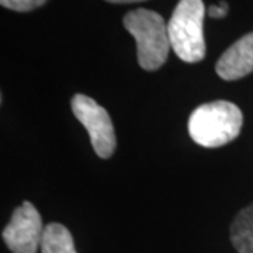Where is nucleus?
Here are the masks:
<instances>
[{
  "instance_id": "f257e3e1",
  "label": "nucleus",
  "mask_w": 253,
  "mask_h": 253,
  "mask_svg": "<svg viewBox=\"0 0 253 253\" xmlns=\"http://www.w3.org/2000/svg\"><path fill=\"white\" fill-rule=\"evenodd\" d=\"M244 126L241 109L225 100L204 103L194 110L189 118L191 139L204 148H219L239 135Z\"/></svg>"
},
{
  "instance_id": "f03ea898",
  "label": "nucleus",
  "mask_w": 253,
  "mask_h": 253,
  "mask_svg": "<svg viewBox=\"0 0 253 253\" xmlns=\"http://www.w3.org/2000/svg\"><path fill=\"white\" fill-rule=\"evenodd\" d=\"M124 27L135 38L138 63L145 71H156L166 62L170 46L168 24L161 14L146 9L126 13Z\"/></svg>"
},
{
  "instance_id": "7ed1b4c3",
  "label": "nucleus",
  "mask_w": 253,
  "mask_h": 253,
  "mask_svg": "<svg viewBox=\"0 0 253 253\" xmlns=\"http://www.w3.org/2000/svg\"><path fill=\"white\" fill-rule=\"evenodd\" d=\"M204 14L203 0H180L168 23L170 46L184 62H200L206 56Z\"/></svg>"
},
{
  "instance_id": "20e7f679",
  "label": "nucleus",
  "mask_w": 253,
  "mask_h": 253,
  "mask_svg": "<svg viewBox=\"0 0 253 253\" xmlns=\"http://www.w3.org/2000/svg\"><path fill=\"white\" fill-rule=\"evenodd\" d=\"M75 117L87 129L94 152L101 159H109L114 154L117 141L113 121L107 110L86 94H75L71 101Z\"/></svg>"
},
{
  "instance_id": "39448f33",
  "label": "nucleus",
  "mask_w": 253,
  "mask_h": 253,
  "mask_svg": "<svg viewBox=\"0 0 253 253\" xmlns=\"http://www.w3.org/2000/svg\"><path fill=\"white\" fill-rule=\"evenodd\" d=\"M44 228L37 208L24 201L13 211L11 219L3 229L1 236L13 253H37L41 246Z\"/></svg>"
},
{
  "instance_id": "423d86ee",
  "label": "nucleus",
  "mask_w": 253,
  "mask_h": 253,
  "mask_svg": "<svg viewBox=\"0 0 253 253\" xmlns=\"http://www.w3.org/2000/svg\"><path fill=\"white\" fill-rule=\"evenodd\" d=\"M215 72L224 81H238L253 72V33L239 38L221 55Z\"/></svg>"
},
{
  "instance_id": "0eeeda50",
  "label": "nucleus",
  "mask_w": 253,
  "mask_h": 253,
  "mask_svg": "<svg viewBox=\"0 0 253 253\" xmlns=\"http://www.w3.org/2000/svg\"><path fill=\"white\" fill-rule=\"evenodd\" d=\"M229 235L236 252L253 253V203L236 214Z\"/></svg>"
},
{
  "instance_id": "6e6552de",
  "label": "nucleus",
  "mask_w": 253,
  "mask_h": 253,
  "mask_svg": "<svg viewBox=\"0 0 253 253\" xmlns=\"http://www.w3.org/2000/svg\"><path fill=\"white\" fill-rule=\"evenodd\" d=\"M40 249L41 253H76L69 229L58 222L48 224L44 228Z\"/></svg>"
},
{
  "instance_id": "1a4fd4ad",
  "label": "nucleus",
  "mask_w": 253,
  "mask_h": 253,
  "mask_svg": "<svg viewBox=\"0 0 253 253\" xmlns=\"http://www.w3.org/2000/svg\"><path fill=\"white\" fill-rule=\"evenodd\" d=\"M46 0H0L1 6L14 11H31L42 6Z\"/></svg>"
},
{
  "instance_id": "9d476101",
  "label": "nucleus",
  "mask_w": 253,
  "mask_h": 253,
  "mask_svg": "<svg viewBox=\"0 0 253 253\" xmlns=\"http://www.w3.org/2000/svg\"><path fill=\"white\" fill-rule=\"evenodd\" d=\"M226 13H228V3L226 1H221L218 6H211L208 9V16L214 18L225 17Z\"/></svg>"
},
{
  "instance_id": "9b49d317",
  "label": "nucleus",
  "mask_w": 253,
  "mask_h": 253,
  "mask_svg": "<svg viewBox=\"0 0 253 253\" xmlns=\"http://www.w3.org/2000/svg\"><path fill=\"white\" fill-rule=\"evenodd\" d=\"M106 1H109V3H118V4H121V3H136V1H145V0H106Z\"/></svg>"
}]
</instances>
